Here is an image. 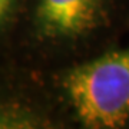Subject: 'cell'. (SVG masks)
I'll return each mask as SVG.
<instances>
[{
    "instance_id": "cell-4",
    "label": "cell",
    "mask_w": 129,
    "mask_h": 129,
    "mask_svg": "<svg viewBox=\"0 0 129 129\" xmlns=\"http://www.w3.org/2000/svg\"><path fill=\"white\" fill-rule=\"evenodd\" d=\"M20 0H0V29L5 27L17 12Z\"/></svg>"
},
{
    "instance_id": "cell-3",
    "label": "cell",
    "mask_w": 129,
    "mask_h": 129,
    "mask_svg": "<svg viewBox=\"0 0 129 129\" xmlns=\"http://www.w3.org/2000/svg\"><path fill=\"white\" fill-rule=\"evenodd\" d=\"M40 122L39 116L32 111L12 103H0V129L36 128Z\"/></svg>"
},
{
    "instance_id": "cell-1",
    "label": "cell",
    "mask_w": 129,
    "mask_h": 129,
    "mask_svg": "<svg viewBox=\"0 0 129 129\" xmlns=\"http://www.w3.org/2000/svg\"><path fill=\"white\" fill-rule=\"evenodd\" d=\"M60 88L83 126H123L129 122V46L64 70Z\"/></svg>"
},
{
    "instance_id": "cell-2",
    "label": "cell",
    "mask_w": 129,
    "mask_h": 129,
    "mask_svg": "<svg viewBox=\"0 0 129 129\" xmlns=\"http://www.w3.org/2000/svg\"><path fill=\"white\" fill-rule=\"evenodd\" d=\"M106 12L108 0H37L33 27L42 40H75L96 30Z\"/></svg>"
}]
</instances>
